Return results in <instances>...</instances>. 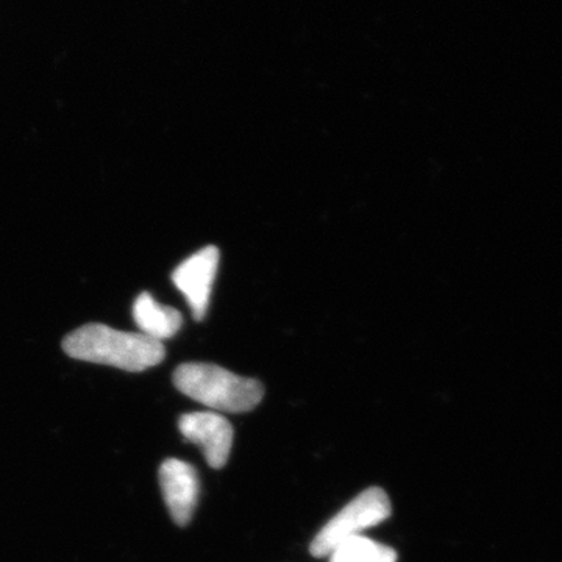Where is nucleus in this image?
<instances>
[{"label":"nucleus","mask_w":562,"mask_h":562,"mask_svg":"<svg viewBox=\"0 0 562 562\" xmlns=\"http://www.w3.org/2000/svg\"><path fill=\"white\" fill-rule=\"evenodd\" d=\"M63 350L74 360L111 366L127 372H144L166 357L162 342L140 333L120 331L103 324H88L69 333Z\"/></svg>","instance_id":"nucleus-1"},{"label":"nucleus","mask_w":562,"mask_h":562,"mask_svg":"<svg viewBox=\"0 0 562 562\" xmlns=\"http://www.w3.org/2000/svg\"><path fill=\"white\" fill-rule=\"evenodd\" d=\"M173 384L181 394L224 413H247L262 401V384L236 375L227 369L206 362H187L173 372Z\"/></svg>","instance_id":"nucleus-2"},{"label":"nucleus","mask_w":562,"mask_h":562,"mask_svg":"<svg viewBox=\"0 0 562 562\" xmlns=\"http://www.w3.org/2000/svg\"><path fill=\"white\" fill-rule=\"evenodd\" d=\"M391 512V501L386 492L380 487H369L361 492L317 532L312 543L313 557H330L339 543L362 536L369 528L390 519Z\"/></svg>","instance_id":"nucleus-3"},{"label":"nucleus","mask_w":562,"mask_h":562,"mask_svg":"<svg viewBox=\"0 0 562 562\" xmlns=\"http://www.w3.org/2000/svg\"><path fill=\"white\" fill-rule=\"evenodd\" d=\"M220 249L209 246L181 262L172 273L173 284L187 299L195 321L205 319L209 313L211 291L220 268Z\"/></svg>","instance_id":"nucleus-4"},{"label":"nucleus","mask_w":562,"mask_h":562,"mask_svg":"<svg viewBox=\"0 0 562 562\" xmlns=\"http://www.w3.org/2000/svg\"><path fill=\"white\" fill-rule=\"evenodd\" d=\"M179 430L187 441L201 447L203 457L213 469L227 464L233 447L231 422L217 413L183 414Z\"/></svg>","instance_id":"nucleus-5"},{"label":"nucleus","mask_w":562,"mask_h":562,"mask_svg":"<svg viewBox=\"0 0 562 562\" xmlns=\"http://www.w3.org/2000/svg\"><path fill=\"white\" fill-rule=\"evenodd\" d=\"M160 486L173 522L187 527L198 508L201 492L198 472L188 462L166 460L160 468Z\"/></svg>","instance_id":"nucleus-6"},{"label":"nucleus","mask_w":562,"mask_h":562,"mask_svg":"<svg viewBox=\"0 0 562 562\" xmlns=\"http://www.w3.org/2000/svg\"><path fill=\"white\" fill-rule=\"evenodd\" d=\"M133 319L138 325L140 335L160 342L173 338L183 325L180 312L161 305L150 292H143L136 297L133 303Z\"/></svg>","instance_id":"nucleus-7"},{"label":"nucleus","mask_w":562,"mask_h":562,"mask_svg":"<svg viewBox=\"0 0 562 562\" xmlns=\"http://www.w3.org/2000/svg\"><path fill=\"white\" fill-rule=\"evenodd\" d=\"M397 553L391 547L364 536L347 539L330 553V562H395Z\"/></svg>","instance_id":"nucleus-8"}]
</instances>
